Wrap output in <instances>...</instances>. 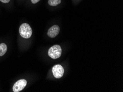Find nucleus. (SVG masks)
Segmentation results:
<instances>
[{"instance_id": "1", "label": "nucleus", "mask_w": 123, "mask_h": 92, "mask_svg": "<svg viewBox=\"0 0 123 92\" xmlns=\"http://www.w3.org/2000/svg\"><path fill=\"white\" fill-rule=\"evenodd\" d=\"M19 34L23 38L29 39L32 35V29L29 24L28 23H23L20 25L19 29Z\"/></svg>"}, {"instance_id": "2", "label": "nucleus", "mask_w": 123, "mask_h": 92, "mask_svg": "<svg viewBox=\"0 0 123 92\" xmlns=\"http://www.w3.org/2000/svg\"><path fill=\"white\" fill-rule=\"evenodd\" d=\"M62 54V49L59 45H55L48 50V55L53 59H57L60 57Z\"/></svg>"}, {"instance_id": "3", "label": "nucleus", "mask_w": 123, "mask_h": 92, "mask_svg": "<svg viewBox=\"0 0 123 92\" xmlns=\"http://www.w3.org/2000/svg\"><path fill=\"white\" fill-rule=\"evenodd\" d=\"M27 85V80L20 79L17 81L13 86L12 89L14 92H19L24 89Z\"/></svg>"}, {"instance_id": "4", "label": "nucleus", "mask_w": 123, "mask_h": 92, "mask_svg": "<svg viewBox=\"0 0 123 92\" xmlns=\"http://www.w3.org/2000/svg\"><path fill=\"white\" fill-rule=\"evenodd\" d=\"M52 72L55 78L59 79L64 76V69L60 65H56L52 68Z\"/></svg>"}, {"instance_id": "5", "label": "nucleus", "mask_w": 123, "mask_h": 92, "mask_svg": "<svg viewBox=\"0 0 123 92\" xmlns=\"http://www.w3.org/2000/svg\"><path fill=\"white\" fill-rule=\"evenodd\" d=\"M60 27L57 25H54L49 28L48 31V35L51 38H54L57 36L60 32Z\"/></svg>"}, {"instance_id": "6", "label": "nucleus", "mask_w": 123, "mask_h": 92, "mask_svg": "<svg viewBox=\"0 0 123 92\" xmlns=\"http://www.w3.org/2000/svg\"><path fill=\"white\" fill-rule=\"evenodd\" d=\"M7 51V46L4 43L0 44V57L3 56L6 53Z\"/></svg>"}, {"instance_id": "7", "label": "nucleus", "mask_w": 123, "mask_h": 92, "mask_svg": "<svg viewBox=\"0 0 123 92\" xmlns=\"http://www.w3.org/2000/svg\"><path fill=\"white\" fill-rule=\"evenodd\" d=\"M61 2V0H48V4L50 6H56L60 5Z\"/></svg>"}, {"instance_id": "8", "label": "nucleus", "mask_w": 123, "mask_h": 92, "mask_svg": "<svg viewBox=\"0 0 123 92\" xmlns=\"http://www.w3.org/2000/svg\"><path fill=\"white\" fill-rule=\"evenodd\" d=\"M31 2L33 3V4H36V3H38L40 0H31Z\"/></svg>"}, {"instance_id": "9", "label": "nucleus", "mask_w": 123, "mask_h": 92, "mask_svg": "<svg viewBox=\"0 0 123 92\" xmlns=\"http://www.w3.org/2000/svg\"><path fill=\"white\" fill-rule=\"evenodd\" d=\"M11 1V0H0V2L3 3H8Z\"/></svg>"}]
</instances>
